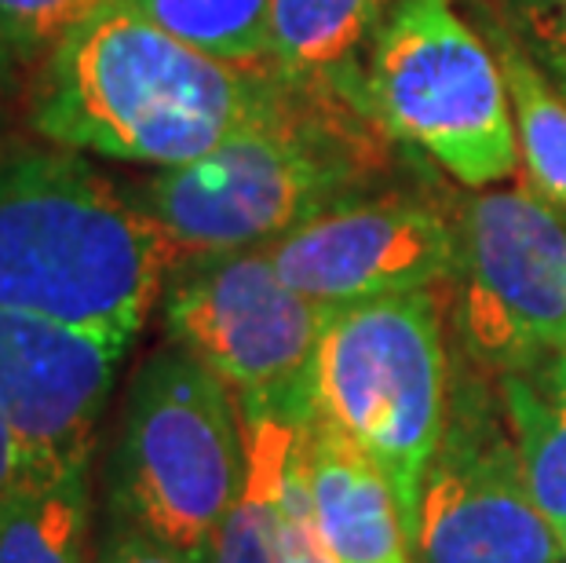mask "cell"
Listing matches in <instances>:
<instances>
[{"label":"cell","mask_w":566,"mask_h":563,"mask_svg":"<svg viewBox=\"0 0 566 563\" xmlns=\"http://www.w3.org/2000/svg\"><path fill=\"white\" fill-rule=\"evenodd\" d=\"M559 4H563V15H566V0H559Z\"/></svg>","instance_id":"cell-24"},{"label":"cell","mask_w":566,"mask_h":563,"mask_svg":"<svg viewBox=\"0 0 566 563\" xmlns=\"http://www.w3.org/2000/svg\"><path fill=\"white\" fill-rule=\"evenodd\" d=\"M285 92L271 59H216L111 0L48 52L30 114L66 147L172 169L279 111Z\"/></svg>","instance_id":"cell-1"},{"label":"cell","mask_w":566,"mask_h":563,"mask_svg":"<svg viewBox=\"0 0 566 563\" xmlns=\"http://www.w3.org/2000/svg\"><path fill=\"white\" fill-rule=\"evenodd\" d=\"M457 271L479 363L515 374L566 352V223L530 184L472 201Z\"/></svg>","instance_id":"cell-8"},{"label":"cell","mask_w":566,"mask_h":563,"mask_svg":"<svg viewBox=\"0 0 566 563\" xmlns=\"http://www.w3.org/2000/svg\"><path fill=\"white\" fill-rule=\"evenodd\" d=\"M315 403L388 476L413 542L420 483L450 421L442 319L431 290L333 311L318 341Z\"/></svg>","instance_id":"cell-5"},{"label":"cell","mask_w":566,"mask_h":563,"mask_svg":"<svg viewBox=\"0 0 566 563\" xmlns=\"http://www.w3.org/2000/svg\"><path fill=\"white\" fill-rule=\"evenodd\" d=\"M304 469L318 531L336 563H413L406 520L377 461L315 410Z\"/></svg>","instance_id":"cell-12"},{"label":"cell","mask_w":566,"mask_h":563,"mask_svg":"<svg viewBox=\"0 0 566 563\" xmlns=\"http://www.w3.org/2000/svg\"><path fill=\"white\" fill-rule=\"evenodd\" d=\"M384 0H271V63L300 85H322L366 106V77L355 70Z\"/></svg>","instance_id":"cell-14"},{"label":"cell","mask_w":566,"mask_h":563,"mask_svg":"<svg viewBox=\"0 0 566 563\" xmlns=\"http://www.w3.org/2000/svg\"><path fill=\"white\" fill-rule=\"evenodd\" d=\"M22 479V458H19V442L11 432L4 410H0V498L11 494L15 483Z\"/></svg>","instance_id":"cell-22"},{"label":"cell","mask_w":566,"mask_h":563,"mask_svg":"<svg viewBox=\"0 0 566 563\" xmlns=\"http://www.w3.org/2000/svg\"><path fill=\"white\" fill-rule=\"evenodd\" d=\"M0 165H4V161H0Z\"/></svg>","instance_id":"cell-26"},{"label":"cell","mask_w":566,"mask_h":563,"mask_svg":"<svg viewBox=\"0 0 566 563\" xmlns=\"http://www.w3.org/2000/svg\"><path fill=\"white\" fill-rule=\"evenodd\" d=\"M27 59L30 55L22 52V48L11 41L4 30H0V85H8V81L19 74V66L27 63Z\"/></svg>","instance_id":"cell-23"},{"label":"cell","mask_w":566,"mask_h":563,"mask_svg":"<svg viewBox=\"0 0 566 563\" xmlns=\"http://www.w3.org/2000/svg\"><path fill=\"white\" fill-rule=\"evenodd\" d=\"M413 563H566L526 483L512 428L468 406L446 421L417 501Z\"/></svg>","instance_id":"cell-9"},{"label":"cell","mask_w":566,"mask_h":563,"mask_svg":"<svg viewBox=\"0 0 566 563\" xmlns=\"http://www.w3.org/2000/svg\"><path fill=\"white\" fill-rule=\"evenodd\" d=\"M106 4L111 0H0V30L33 55L41 48H55Z\"/></svg>","instance_id":"cell-20"},{"label":"cell","mask_w":566,"mask_h":563,"mask_svg":"<svg viewBox=\"0 0 566 563\" xmlns=\"http://www.w3.org/2000/svg\"><path fill=\"white\" fill-rule=\"evenodd\" d=\"M369 114L413 143L464 187H490L520 165L501 63L450 0H399L366 70Z\"/></svg>","instance_id":"cell-6"},{"label":"cell","mask_w":566,"mask_h":563,"mask_svg":"<svg viewBox=\"0 0 566 563\" xmlns=\"http://www.w3.org/2000/svg\"><path fill=\"white\" fill-rule=\"evenodd\" d=\"M88 563H201V560L179 553V549L158 542V538L136 531V526L106 517L103 531L92 538Z\"/></svg>","instance_id":"cell-21"},{"label":"cell","mask_w":566,"mask_h":563,"mask_svg":"<svg viewBox=\"0 0 566 563\" xmlns=\"http://www.w3.org/2000/svg\"><path fill=\"white\" fill-rule=\"evenodd\" d=\"M172 38L231 63L271 59V0H128Z\"/></svg>","instance_id":"cell-18"},{"label":"cell","mask_w":566,"mask_h":563,"mask_svg":"<svg viewBox=\"0 0 566 563\" xmlns=\"http://www.w3.org/2000/svg\"><path fill=\"white\" fill-rule=\"evenodd\" d=\"M238 421H242L245 442V476L234 505L227 509L223 523L216 526L209 563H285L279 542V476L296 447L300 436L318 410V403H242Z\"/></svg>","instance_id":"cell-13"},{"label":"cell","mask_w":566,"mask_h":563,"mask_svg":"<svg viewBox=\"0 0 566 563\" xmlns=\"http://www.w3.org/2000/svg\"><path fill=\"white\" fill-rule=\"evenodd\" d=\"M504 414L541 512L566 531V352L504 374Z\"/></svg>","instance_id":"cell-16"},{"label":"cell","mask_w":566,"mask_h":563,"mask_svg":"<svg viewBox=\"0 0 566 563\" xmlns=\"http://www.w3.org/2000/svg\"><path fill=\"white\" fill-rule=\"evenodd\" d=\"M563 542H566V531H563Z\"/></svg>","instance_id":"cell-25"},{"label":"cell","mask_w":566,"mask_h":563,"mask_svg":"<svg viewBox=\"0 0 566 563\" xmlns=\"http://www.w3.org/2000/svg\"><path fill=\"white\" fill-rule=\"evenodd\" d=\"M245 476L231 388L176 341L136 369L103 469L106 517L209 563Z\"/></svg>","instance_id":"cell-4"},{"label":"cell","mask_w":566,"mask_h":563,"mask_svg":"<svg viewBox=\"0 0 566 563\" xmlns=\"http://www.w3.org/2000/svg\"><path fill=\"white\" fill-rule=\"evenodd\" d=\"M92 476H22L0 498V563H88Z\"/></svg>","instance_id":"cell-15"},{"label":"cell","mask_w":566,"mask_h":563,"mask_svg":"<svg viewBox=\"0 0 566 563\" xmlns=\"http://www.w3.org/2000/svg\"><path fill=\"white\" fill-rule=\"evenodd\" d=\"M168 279L161 231L70 154L0 165V311L132 344Z\"/></svg>","instance_id":"cell-2"},{"label":"cell","mask_w":566,"mask_h":563,"mask_svg":"<svg viewBox=\"0 0 566 563\" xmlns=\"http://www.w3.org/2000/svg\"><path fill=\"white\" fill-rule=\"evenodd\" d=\"M304 442H307V428L296 447L289 450L282 476H279V494H274L282 560L285 563H336L322 531H318L315 501H311L307 469H304Z\"/></svg>","instance_id":"cell-19"},{"label":"cell","mask_w":566,"mask_h":563,"mask_svg":"<svg viewBox=\"0 0 566 563\" xmlns=\"http://www.w3.org/2000/svg\"><path fill=\"white\" fill-rule=\"evenodd\" d=\"M282 282L325 311L431 290L457 271L461 242L424 201H358L263 246Z\"/></svg>","instance_id":"cell-10"},{"label":"cell","mask_w":566,"mask_h":563,"mask_svg":"<svg viewBox=\"0 0 566 563\" xmlns=\"http://www.w3.org/2000/svg\"><path fill=\"white\" fill-rule=\"evenodd\" d=\"M355 111L366 106L333 88L289 81L279 111L143 184L132 201L161 231L168 271L260 249L333 209L363 165V143L344 128V114Z\"/></svg>","instance_id":"cell-3"},{"label":"cell","mask_w":566,"mask_h":563,"mask_svg":"<svg viewBox=\"0 0 566 563\" xmlns=\"http://www.w3.org/2000/svg\"><path fill=\"white\" fill-rule=\"evenodd\" d=\"M501 74L512 95V117L530 187L552 209L566 212V103L526 63L520 48L501 52Z\"/></svg>","instance_id":"cell-17"},{"label":"cell","mask_w":566,"mask_h":563,"mask_svg":"<svg viewBox=\"0 0 566 563\" xmlns=\"http://www.w3.org/2000/svg\"><path fill=\"white\" fill-rule=\"evenodd\" d=\"M333 311L304 301L260 249L179 263L165 326L242 403H315V358Z\"/></svg>","instance_id":"cell-7"},{"label":"cell","mask_w":566,"mask_h":563,"mask_svg":"<svg viewBox=\"0 0 566 563\" xmlns=\"http://www.w3.org/2000/svg\"><path fill=\"white\" fill-rule=\"evenodd\" d=\"M125 344L66 322L0 311V410L22 476L88 469Z\"/></svg>","instance_id":"cell-11"}]
</instances>
